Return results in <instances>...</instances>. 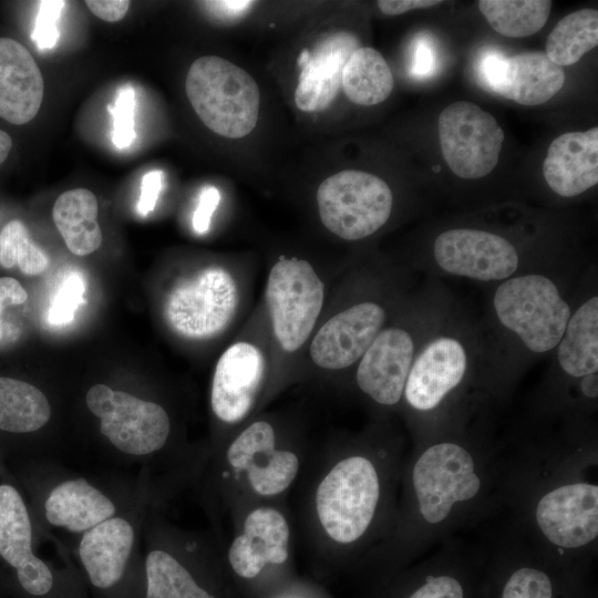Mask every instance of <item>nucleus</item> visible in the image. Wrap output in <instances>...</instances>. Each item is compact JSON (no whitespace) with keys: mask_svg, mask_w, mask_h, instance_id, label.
I'll list each match as a JSON object with an SVG mask.
<instances>
[{"mask_svg":"<svg viewBox=\"0 0 598 598\" xmlns=\"http://www.w3.org/2000/svg\"><path fill=\"white\" fill-rule=\"evenodd\" d=\"M186 95L202 122L214 133L240 138L256 126L260 92L240 66L215 55L196 59L186 75Z\"/></svg>","mask_w":598,"mask_h":598,"instance_id":"obj_1","label":"nucleus"},{"mask_svg":"<svg viewBox=\"0 0 598 598\" xmlns=\"http://www.w3.org/2000/svg\"><path fill=\"white\" fill-rule=\"evenodd\" d=\"M493 305L499 322L536 353L558 346L571 316L554 281L539 274L505 280L497 287Z\"/></svg>","mask_w":598,"mask_h":598,"instance_id":"obj_2","label":"nucleus"},{"mask_svg":"<svg viewBox=\"0 0 598 598\" xmlns=\"http://www.w3.org/2000/svg\"><path fill=\"white\" fill-rule=\"evenodd\" d=\"M380 498L373 463L360 455L338 462L320 482L316 509L327 535L339 544L359 539L369 528Z\"/></svg>","mask_w":598,"mask_h":598,"instance_id":"obj_3","label":"nucleus"},{"mask_svg":"<svg viewBox=\"0 0 598 598\" xmlns=\"http://www.w3.org/2000/svg\"><path fill=\"white\" fill-rule=\"evenodd\" d=\"M393 196L388 184L362 171H342L326 178L317 190L323 226L346 240L374 234L389 219Z\"/></svg>","mask_w":598,"mask_h":598,"instance_id":"obj_4","label":"nucleus"},{"mask_svg":"<svg viewBox=\"0 0 598 598\" xmlns=\"http://www.w3.org/2000/svg\"><path fill=\"white\" fill-rule=\"evenodd\" d=\"M85 403L100 420L101 434L120 453L141 458L165 446L171 422L159 404L102 383L89 389Z\"/></svg>","mask_w":598,"mask_h":598,"instance_id":"obj_5","label":"nucleus"},{"mask_svg":"<svg viewBox=\"0 0 598 598\" xmlns=\"http://www.w3.org/2000/svg\"><path fill=\"white\" fill-rule=\"evenodd\" d=\"M238 305L237 286L221 267H207L178 281L167 293L164 317L187 339H209L230 323Z\"/></svg>","mask_w":598,"mask_h":598,"instance_id":"obj_6","label":"nucleus"},{"mask_svg":"<svg viewBox=\"0 0 598 598\" xmlns=\"http://www.w3.org/2000/svg\"><path fill=\"white\" fill-rule=\"evenodd\" d=\"M323 299V282L308 261L280 257L269 272L266 300L274 333L285 351L293 352L306 342Z\"/></svg>","mask_w":598,"mask_h":598,"instance_id":"obj_7","label":"nucleus"},{"mask_svg":"<svg viewBox=\"0 0 598 598\" xmlns=\"http://www.w3.org/2000/svg\"><path fill=\"white\" fill-rule=\"evenodd\" d=\"M437 127L443 158L456 176L478 179L495 168L505 134L488 112L457 101L443 109Z\"/></svg>","mask_w":598,"mask_h":598,"instance_id":"obj_8","label":"nucleus"},{"mask_svg":"<svg viewBox=\"0 0 598 598\" xmlns=\"http://www.w3.org/2000/svg\"><path fill=\"white\" fill-rule=\"evenodd\" d=\"M412 482L420 514L430 524L444 522L456 503L471 501L481 488L473 456L453 442L427 447L414 464Z\"/></svg>","mask_w":598,"mask_h":598,"instance_id":"obj_9","label":"nucleus"},{"mask_svg":"<svg viewBox=\"0 0 598 598\" xmlns=\"http://www.w3.org/2000/svg\"><path fill=\"white\" fill-rule=\"evenodd\" d=\"M33 518L18 486L0 483V575L30 597L45 596L53 586V575L34 553Z\"/></svg>","mask_w":598,"mask_h":598,"instance_id":"obj_10","label":"nucleus"},{"mask_svg":"<svg viewBox=\"0 0 598 598\" xmlns=\"http://www.w3.org/2000/svg\"><path fill=\"white\" fill-rule=\"evenodd\" d=\"M433 254L444 271L481 281L508 279L519 265L518 252L512 243L480 229L443 231L434 241Z\"/></svg>","mask_w":598,"mask_h":598,"instance_id":"obj_11","label":"nucleus"},{"mask_svg":"<svg viewBox=\"0 0 598 598\" xmlns=\"http://www.w3.org/2000/svg\"><path fill=\"white\" fill-rule=\"evenodd\" d=\"M477 70L487 89L522 105L547 102L565 83L563 68L539 51L508 58L498 52H488L480 60Z\"/></svg>","mask_w":598,"mask_h":598,"instance_id":"obj_12","label":"nucleus"},{"mask_svg":"<svg viewBox=\"0 0 598 598\" xmlns=\"http://www.w3.org/2000/svg\"><path fill=\"white\" fill-rule=\"evenodd\" d=\"M536 523L542 534L560 548H579L598 535V486L587 482L560 485L537 503Z\"/></svg>","mask_w":598,"mask_h":598,"instance_id":"obj_13","label":"nucleus"},{"mask_svg":"<svg viewBox=\"0 0 598 598\" xmlns=\"http://www.w3.org/2000/svg\"><path fill=\"white\" fill-rule=\"evenodd\" d=\"M227 461L246 473L251 488L262 496L283 492L299 470L295 453L276 448L275 431L265 421L250 424L237 436L227 450Z\"/></svg>","mask_w":598,"mask_h":598,"instance_id":"obj_14","label":"nucleus"},{"mask_svg":"<svg viewBox=\"0 0 598 598\" xmlns=\"http://www.w3.org/2000/svg\"><path fill=\"white\" fill-rule=\"evenodd\" d=\"M385 319L371 301L354 305L330 318L317 332L310 355L324 369H343L359 360L377 338Z\"/></svg>","mask_w":598,"mask_h":598,"instance_id":"obj_15","label":"nucleus"},{"mask_svg":"<svg viewBox=\"0 0 598 598\" xmlns=\"http://www.w3.org/2000/svg\"><path fill=\"white\" fill-rule=\"evenodd\" d=\"M265 373V359L248 342L230 346L219 358L212 383L210 404L223 422L241 421L250 411Z\"/></svg>","mask_w":598,"mask_h":598,"instance_id":"obj_16","label":"nucleus"},{"mask_svg":"<svg viewBox=\"0 0 598 598\" xmlns=\"http://www.w3.org/2000/svg\"><path fill=\"white\" fill-rule=\"evenodd\" d=\"M359 48L358 38L347 31L327 33L312 51L303 50L298 56L301 68L295 91L297 107L303 112L327 109L336 99L343 66Z\"/></svg>","mask_w":598,"mask_h":598,"instance_id":"obj_17","label":"nucleus"},{"mask_svg":"<svg viewBox=\"0 0 598 598\" xmlns=\"http://www.w3.org/2000/svg\"><path fill=\"white\" fill-rule=\"evenodd\" d=\"M414 341L401 328L381 330L361 357L357 383L362 392L382 405L396 404L403 395L413 363Z\"/></svg>","mask_w":598,"mask_h":598,"instance_id":"obj_18","label":"nucleus"},{"mask_svg":"<svg viewBox=\"0 0 598 598\" xmlns=\"http://www.w3.org/2000/svg\"><path fill=\"white\" fill-rule=\"evenodd\" d=\"M468 358L453 337H439L412 363L404 386L406 402L415 410L435 409L463 380Z\"/></svg>","mask_w":598,"mask_h":598,"instance_id":"obj_19","label":"nucleus"},{"mask_svg":"<svg viewBox=\"0 0 598 598\" xmlns=\"http://www.w3.org/2000/svg\"><path fill=\"white\" fill-rule=\"evenodd\" d=\"M44 93L42 73L29 50L11 38H0V117L14 125L38 114Z\"/></svg>","mask_w":598,"mask_h":598,"instance_id":"obj_20","label":"nucleus"},{"mask_svg":"<svg viewBox=\"0 0 598 598\" xmlns=\"http://www.w3.org/2000/svg\"><path fill=\"white\" fill-rule=\"evenodd\" d=\"M289 526L283 515L271 507L249 513L244 529L231 543L228 560L243 578L256 577L267 564L280 565L288 558Z\"/></svg>","mask_w":598,"mask_h":598,"instance_id":"obj_21","label":"nucleus"},{"mask_svg":"<svg viewBox=\"0 0 598 598\" xmlns=\"http://www.w3.org/2000/svg\"><path fill=\"white\" fill-rule=\"evenodd\" d=\"M548 186L574 197L598 183V127L565 133L549 145L543 164Z\"/></svg>","mask_w":598,"mask_h":598,"instance_id":"obj_22","label":"nucleus"},{"mask_svg":"<svg viewBox=\"0 0 598 598\" xmlns=\"http://www.w3.org/2000/svg\"><path fill=\"white\" fill-rule=\"evenodd\" d=\"M135 537L131 520L120 515L81 535L78 545L79 558L94 587L107 589L122 579Z\"/></svg>","mask_w":598,"mask_h":598,"instance_id":"obj_23","label":"nucleus"},{"mask_svg":"<svg viewBox=\"0 0 598 598\" xmlns=\"http://www.w3.org/2000/svg\"><path fill=\"white\" fill-rule=\"evenodd\" d=\"M41 512L47 523L71 534L82 535L116 515L114 501L84 477L55 484L43 497Z\"/></svg>","mask_w":598,"mask_h":598,"instance_id":"obj_24","label":"nucleus"},{"mask_svg":"<svg viewBox=\"0 0 598 598\" xmlns=\"http://www.w3.org/2000/svg\"><path fill=\"white\" fill-rule=\"evenodd\" d=\"M97 214V199L86 188L66 190L56 198L52 218L72 254L85 256L101 246L102 231Z\"/></svg>","mask_w":598,"mask_h":598,"instance_id":"obj_25","label":"nucleus"},{"mask_svg":"<svg viewBox=\"0 0 598 598\" xmlns=\"http://www.w3.org/2000/svg\"><path fill=\"white\" fill-rule=\"evenodd\" d=\"M558 363L573 378L598 372V297L586 300L570 316L558 343Z\"/></svg>","mask_w":598,"mask_h":598,"instance_id":"obj_26","label":"nucleus"},{"mask_svg":"<svg viewBox=\"0 0 598 598\" xmlns=\"http://www.w3.org/2000/svg\"><path fill=\"white\" fill-rule=\"evenodd\" d=\"M51 417L47 395L35 385L0 377V432L25 435L40 431Z\"/></svg>","mask_w":598,"mask_h":598,"instance_id":"obj_27","label":"nucleus"},{"mask_svg":"<svg viewBox=\"0 0 598 598\" xmlns=\"http://www.w3.org/2000/svg\"><path fill=\"white\" fill-rule=\"evenodd\" d=\"M392 71L382 54L369 47L357 48L347 60L341 85L347 97L358 105H377L393 90Z\"/></svg>","mask_w":598,"mask_h":598,"instance_id":"obj_28","label":"nucleus"},{"mask_svg":"<svg viewBox=\"0 0 598 598\" xmlns=\"http://www.w3.org/2000/svg\"><path fill=\"white\" fill-rule=\"evenodd\" d=\"M598 44V11L585 8L564 17L546 41V55L558 66L573 65Z\"/></svg>","mask_w":598,"mask_h":598,"instance_id":"obj_29","label":"nucleus"},{"mask_svg":"<svg viewBox=\"0 0 598 598\" xmlns=\"http://www.w3.org/2000/svg\"><path fill=\"white\" fill-rule=\"evenodd\" d=\"M549 0H480L478 9L489 25L508 38H524L538 32L547 22Z\"/></svg>","mask_w":598,"mask_h":598,"instance_id":"obj_30","label":"nucleus"},{"mask_svg":"<svg viewBox=\"0 0 598 598\" xmlns=\"http://www.w3.org/2000/svg\"><path fill=\"white\" fill-rule=\"evenodd\" d=\"M146 598H214L169 553L152 549L145 558Z\"/></svg>","mask_w":598,"mask_h":598,"instance_id":"obj_31","label":"nucleus"},{"mask_svg":"<svg viewBox=\"0 0 598 598\" xmlns=\"http://www.w3.org/2000/svg\"><path fill=\"white\" fill-rule=\"evenodd\" d=\"M50 264L47 254L32 240L27 226L19 219L10 220L0 233V265L18 266L28 275L43 272Z\"/></svg>","mask_w":598,"mask_h":598,"instance_id":"obj_32","label":"nucleus"},{"mask_svg":"<svg viewBox=\"0 0 598 598\" xmlns=\"http://www.w3.org/2000/svg\"><path fill=\"white\" fill-rule=\"evenodd\" d=\"M135 106V89L128 83L118 87L114 104L107 105L112 116V142L120 150L128 147L136 137Z\"/></svg>","mask_w":598,"mask_h":598,"instance_id":"obj_33","label":"nucleus"},{"mask_svg":"<svg viewBox=\"0 0 598 598\" xmlns=\"http://www.w3.org/2000/svg\"><path fill=\"white\" fill-rule=\"evenodd\" d=\"M85 282L78 272H71L61 282L53 297L49 311L48 321L53 326L69 323L73 320L75 311L83 302Z\"/></svg>","mask_w":598,"mask_h":598,"instance_id":"obj_34","label":"nucleus"},{"mask_svg":"<svg viewBox=\"0 0 598 598\" xmlns=\"http://www.w3.org/2000/svg\"><path fill=\"white\" fill-rule=\"evenodd\" d=\"M502 598H554L549 576L534 567H520L507 579Z\"/></svg>","mask_w":598,"mask_h":598,"instance_id":"obj_35","label":"nucleus"},{"mask_svg":"<svg viewBox=\"0 0 598 598\" xmlns=\"http://www.w3.org/2000/svg\"><path fill=\"white\" fill-rule=\"evenodd\" d=\"M66 2L61 0H43L39 2L35 24L31 33L32 41L40 50L52 49L59 39L58 21Z\"/></svg>","mask_w":598,"mask_h":598,"instance_id":"obj_36","label":"nucleus"},{"mask_svg":"<svg viewBox=\"0 0 598 598\" xmlns=\"http://www.w3.org/2000/svg\"><path fill=\"white\" fill-rule=\"evenodd\" d=\"M461 582L452 576L429 578L409 598H463Z\"/></svg>","mask_w":598,"mask_h":598,"instance_id":"obj_37","label":"nucleus"},{"mask_svg":"<svg viewBox=\"0 0 598 598\" xmlns=\"http://www.w3.org/2000/svg\"><path fill=\"white\" fill-rule=\"evenodd\" d=\"M220 200L219 190L213 186H205L200 194L197 207L193 214V228L197 234H205L209 229L210 220Z\"/></svg>","mask_w":598,"mask_h":598,"instance_id":"obj_38","label":"nucleus"},{"mask_svg":"<svg viewBox=\"0 0 598 598\" xmlns=\"http://www.w3.org/2000/svg\"><path fill=\"white\" fill-rule=\"evenodd\" d=\"M164 173L154 169L144 174L141 181V194L136 205L137 213L145 217L155 207L163 188Z\"/></svg>","mask_w":598,"mask_h":598,"instance_id":"obj_39","label":"nucleus"},{"mask_svg":"<svg viewBox=\"0 0 598 598\" xmlns=\"http://www.w3.org/2000/svg\"><path fill=\"white\" fill-rule=\"evenodd\" d=\"M85 4L95 17L106 22H116L125 17L131 2L127 0H87Z\"/></svg>","mask_w":598,"mask_h":598,"instance_id":"obj_40","label":"nucleus"},{"mask_svg":"<svg viewBox=\"0 0 598 598\" xmlns=\"http://www.w3.org/2000/svg\"><path fill=\"white\" fill-rule=\"evenodd\" d=\"M27 299L28 293L17 279L11 277L0 278V338L3 310L9 306L22 305Z\"/></svg>","mask_w":598,"mask_h":598,"instance_id":"obj_41","label":"nucleus"},{"mask_svg":"<svg viewBox=\"0 0 598 598\" xmlns=\"http://www.w3.org/2000/svg\"><path fill=\"white\" fill-rule=\"evenodd\" d=\"M441 0H380V11L388 16H398L411 10L431 8L441 4Z\"/></svg>","mask_w":598,"mask_h":598,"instance_id":"obj_42","label":"nucleus"},{"mask_svg":"<svg viewBox=\"0 0 598 598\" xmlns=\"http://www.w3.org/2000/svg\"><path fill=\"white\" fill-rule=\"evenodd\" d=\"M434 51L426 41L415 42L412 60V72L417 76L432 74L434 69Z\"/></svg>","mask_w":598,"mask_h":598,"instance_id":"obj_43","label":"nucleus"},{"mask_svg":"<svg viewBox=\"0 0 598 598\" xmlns=\"http://www.w3.org/2000/svg\"><path fill=\"white\" fill-rule=\"evenodd\" d=\"M209 7L220 11L226 17H237L245 12L254 3L252 1H209Z\"/></svg>","mask_w":598,"mask_h":598,"instance_id":"obj_44","label":"nucleus"},{"mask_svg":"<svg viewBox=\"0 0 598 598\" xmlns=\"http://www.w3.org/2000/svg\"><path fill=\"white\" fill-rule=\"evenodd\" d=\"M581 393L590 399L598 395V374L597 372L582 377L580 381Z\"/></svg>","mask_w":598,"mask_h":598,"instance_id":"obj_45","label":"nucleus"},{"mask_svg":"<svg viewBox=\"0 0 598 598\" xmlns=\"http://www.w3.org/2000/svg\"><path fill=\"white\" fill-rule=\"evenodd\" d=\"M11 148V136L7 132L0 130V164H2L7 159Z\"/></svg>","mask_w":598,"mask_h":598,"instance_id":"obj_46","label":"nucleus"}]
</instances>
